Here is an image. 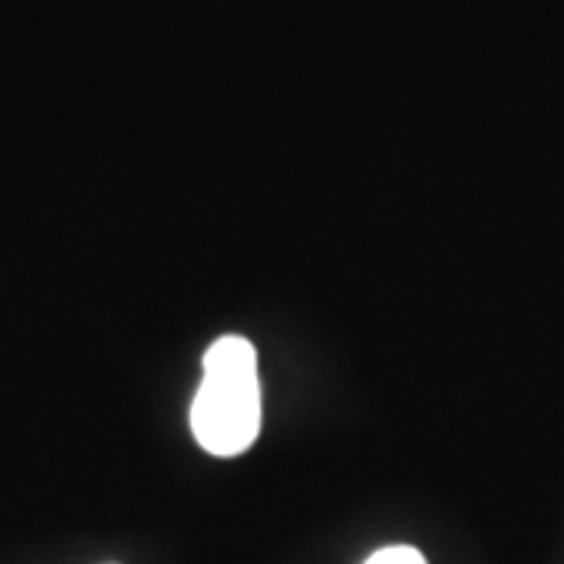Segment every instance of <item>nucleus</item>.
<instances>
[{
  "label": "nucleus",
  "instance_id": "obj_1",
  "mask_svg": "<svg viewBox=\"0 0 564 564\" xmlns=\"http://www.w3.org/2000/svg\"><path fill=\"white\" fill-rule=\"evenodd\" d=\"M258 351L245 336H223L204 351V377L192 402V433L204 452L236 458L261 433Z\"/></svg>",
  "mask_w": 564,
  "mask_h": 564
},
{
  "label": "nucleus",
  "instance_id": "obj_2",
  "mask_svg": "<svg viewBox=\"0 0 564 564\" xmlns=\"http://www.w3.org/2000/svg\"><path fill=\"white\" fill-rule=\"evenodd\" d=\"M364 564H426V558L414 545H386L380 552H373Z\"/></svg>",
  "mask_w": 564,
  "mask_h": 564
}]
</instances>
